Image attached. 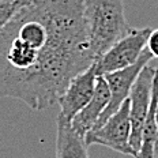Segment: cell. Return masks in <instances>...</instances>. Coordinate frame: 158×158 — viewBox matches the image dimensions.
I'll list each match as a JSON object with an SVG mask.
<instances>
[{
  "mask_svg": "<svg viewBox=\"0 0 158 158\" xmlns=\"http://www.w3.org/2000/svg\"><path fill=\"white\" fill-rule=\"evenodd\" d=\"M83 22L95 59L132 30L124 16L123 0H83Z\"/></svg>",
  "mask_w": 158,
  "mask_h": 158,
  "instance_id": "cell-2",
  "label": "cell"
},
{
  "mask_svg": "<svg viewBox=\"0 0 158 158\" xmlns=\"http://www.w3.org/2000/svg\"><path fill=\"white\" fill-rule=\"evenodd\" d=\"M157 105H158V68H156V75L153 79V90H151V102L149 108V113L146 116L142 130V143L138 150L135 158H156L154 149L157 140Z\"/></svg>",
  "mask_w": 158,
  "mask_h": 158,
  "instance_id": "cell-10",
  "label": "cell"
},
{
  "mask_svg": "<svg viewBox=\"0 0 158 158\" xmlns=\"http://www.w3.org/2000/svg\"><path fill=\"white\" fill-rule=\"evenodd\" d=\"M29 2L30 0H3L0 2V30L18 11V8H21Z\"/></svg>",
  "mask_w": 158,
  "mask_h": 158,
  "instance_id": "cell-11",
  "label": "cell"
},
{
  "mask_svg": "<svg viewBox=\"0 0 158 158\" xmlns=\"http://www.w3.org/2000/svg\"><path fill=\"white\" fill-rule=\"evenodd\" d=\"M156 75V68L147 64L140 71L135 81L130 93V118H131V136L130 143L136 156L142 143V130L149 113L151 102V90H153V79Z\"/></svg>",
  "mask_w": 158,
  "mask_h": 158,
  "instance_id": "cell-5",
  "label": "cell"
},
{
  "mask_svg": "<svg viewBox=\"0 0 158 158\" xmlns=\"http://www.w3.org/2000/svg\"><path fill=\"white\" fill-rule=\"evenodd\" d=\"M146 48L150 51V53L154 56V59H158V29L151 30L149 40H147Z\"/></svg>",
  "mask_w": 158,
  "mask_h": 158,
  "instance_id": "cell-12",
  "label": "cell"
},
{
  "mask_svg": "<svg viewBox=\"0 0 158 158\" xmlns=\"http://www.w3.org/2000/svg\"><path fill=\"white\" fill-rule=\"evenodd\" d=\"M153 59H154V56L151 55L150 51L146 48L143 51V53L140 55L139 60L135 64L130 65V67H127V68H123V70L108 72V74L104 75L105 81H106L108 86H109V90H110V101H109V104H108L106 109L104 110V113L101 114V117L98 118L94 128L104 124L112 114L116 113L117 109L123 105L124 101L128 100L131 89H132L138 75L140 74V71H142Z\"/></svg>",
  "mask_w": 158,
  "mask_h": 158,
  "instance_id": "cell-6",
  "label": "cell"
},
{
  "mask_svg": "<svg viewBox=\"0 0 158 158\" xmlns=\"http://www.w3.org/2000/svg\"><path fill=\"white\" fill-rule=\"evenodd\" d=\"M97 77L98 74L95 68V61L81 74L75 75L68 82L64 91L57 100V104L60 105L59 114L71 121L82 108L86 106L94 94Z\"/></svg>",
  "mask_w": 158,
  "mask_h": 158,
  "instance_id": "cell-7",
  "label": "cell"
},
{
  "mask_svg": "<svg viewBox=\"0 0 158 158\" xmlns=\"http://www.w3.org/2000/svg\"><path fill=\"white\" fill-rule=\"evenodd\" d=\"M0 2H3V0H0Z\"/></svg>",
  "mask_w": 158,
  "mask_h": 158,
  "instance_id": "cell-14",
  "label": "cell"
},
{
  "mask_svg": "<svg viewBox=\"0 0 158 158\" xmlns=\"http://www.w3.org/2000/svg\"><path fill=\"white\" fill-rule=\"evenodd\" d=\"M131 136V118H130V100H126L116 113L85 135L87 146L101 144L109 147L117 153L135 157V151L130 143Z\"/></svg>",
  "mask_w": 158,
  "mask_h": 158,
  "instance_id": "cell-3",
  "label": "cell"
},
{
  "mask_svg": "<svg viewBox=\"0 0 158 158\" xmlns=\"http://www.w3.org/2000/svg\"><path fill=\"white\" fill-rule=\"evenodd\" d=\"M95 60L83 0H30L0 30V97L44 110Z\"/></svg>",
  "mask_w": 158,
  "mask_h": 158,
  "instance_id": "cell-1",
  "label": "cell"
},
{
  "mask_svg": "<svg viewBox=\"0 0 158 158\" xmlns=\"http://www.w3.org/2000/svg\"><path fill=\"white\" fill-rule=\"evenodd\" d=\"M109 101H110L109 86H108L104 75H98L93 97H91V100L89 101L86 106L82 108L71 120L72 128L78 134H81L82 136H85L89 131L95 127L98 118L101 117V114L106 109Z\"/></svg>",
  "mask_w": 158,
  "mask_h": 158,
  "instance_id": "cell-8",
  "label": "cell"
},
{
  "mask_svg": "<svg viewBox=\"0 0 158 158\" xmlns=\"http://www.w3.org/2000/svg\"><path fill=\"white\" fill-rule=\"evenodd\" d=\"M153 29H132L127 35L114 42L105 53L95 60L98 75H105L127 68L139 60L140 55L146 49L147 40Z\"/></svg>",
  "mask_w": 158,
  "mask_h": 158,
  "instance_id": "cell-4",
  "label": "cell"
},
{
  "mask_svg": "<svg viewBox=\"0 0 158 158\" xmlns=\"http://www.w3.org/2000/svg\"><path fill=\"white\" fill-rule=\"evenodd\" d=\"M156 121H157V140H156V149H154V154H156V158H158V105H157Z\"/></svg>",
  "mask_w": 158,
  "mask_h": 158,
  "instance_id": "cell-13",
  "label": "cell"
},
{
  "mask_svg": "<svg viewBox=\"0 0 158 158\" xmlns=\"http://www.w3.org/2000/svg\"><path fill=\"white\" fill-rule=\"evenodd\" d=\"M57 135H56L55 158H89L87 144L85 136L72 128L70 120L61 114L57 116Z\"/></svg>",
  "mask_w": 158,
  "mask_h": 158,
  "instance_id": "cell-9",
  "label": "cell"
}]
</instances>
